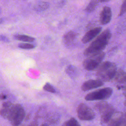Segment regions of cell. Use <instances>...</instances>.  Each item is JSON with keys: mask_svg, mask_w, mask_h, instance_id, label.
<instances>
[{"mask_svg": "<svg viewBox=\"0 0 126 126\" xmlns=\"http://www.w3.org/2000/svg\"><path fill=\"white\" fill-rule=\"evenodd\" d=\"M49 6V4L48 2L46 1H42L39 2L35 7L34 9L36 11H41L43 10H45L48 8Z\"/></svg>", "mask_w": 126, "mask_h": 126, "instance_id": "cell-16", "label": "cell"}, {"mask_svg": "<svg viewBox=\"0 0 126 126\" xmlns=\"http://www.w3.org/2000/svg\"><path fill=\"white\" fill-rule=\"evenodd\" d=\"M77 34L73 31H70L64 35L63 38V43L67 46H70L77 38Z\"/></svg>", "mask_w": 126, "mask_h": 126, "instance_id": "cell-12", "label": "cell"}, {"mask_svg": "<svg viewBox=\"0 0 126 126\" xmlns=\"http://www.w3.org/2000/svg\"><path fill=\"white\" fill-rule=\"evenodd\" d=\"M29 126H37V124L36 122H32Z\"/></svg>", "mask_w": 126, "mask_h": 126, "instance_id": "cell-22", "label": "cell"}, {"mask_svg": "<svg viewBox=\"0 0 126 126\" xmlns=\"http://www.w3.org/2000/svg\"><path fill=\"white\" fill-rule=\"evenodd\" d=\"M98 5V1L97 0H91L88 5L86 6L85 10L87 13L93 12L96 8Z\"/></svg>", "mask_w": 126, "mask_h": 126, "instance_id": "cell-14", "label": "cell"}, {"mask_svg": "<svg viewBox=\"0 0 126 126\" xmlns=\"http://www.w3.org/2000/svg\"><path fill=\"white\" fill-rule=\"evenodd\" d=\"M112 18V11L109 6H104L102 9L99 16V21L101 25H104L109 23Z\"/></svg>", "mask_w": 126, "mask_h": 126, "instance_id": "cell-10", "label": "cell"}, {"mask_svg": "<svg viewBox=\"0 0 126 126\" xmlns=\"http://www.w3.org/2000/svg\"><path fill=\"white\" fill-rule=\"evenodd\" d=\"M101 31V28L97 27L94 28L87 32L82 38V42L85 44L89 42L96 36H97Z\"/></svg>", "mask_w": 126, "mask_h": 126, "instance_id": "cell-11", "label": "cell"}, {"mask_svg": "<svg viewBox=\"0 0 126 126\" xmlns=\"http://www.w3.org/2000/svg\"><path fill=\"white\" fill-rule=\"evenodd\" d=\"M117 71V67L114 63L106 61L98 66L96 75L98 79L103 82L110 81L113 79Z\"/></svg>", "mask_w": 126, "mask_h": 126, "instance_id": "cell-3", "label": "cell"}, {"mask_svg": "<svg viewBox=\"0 0 126 126\" xmlns=\"http://www.w3.org/2000/svg\"><path fill=\"white\" fill-rule=\"evenodd\" d=\"M103 85V81L99 79H90L86 81L82 84L81 86V89L83 91H89L101 87Z\"/></svg>", "mask_w": 126, "mask_h": 126, "instance_id": "cell-9", "label": "cell"}, {"mask_svg": "<svg viewBox=\"0 0 126 126\" xmlns=\"http://www.w3.org/2000/svg\"><path fill=\"white\" fill-rule=\"evenodd\" d=\"M94 108L99 113L101 122L103 124H108L115 113L113 106L106 101H100L96 103Z\"/></svg>", "mask_w": 126, "mask_h": 126, "instance_id": "cell-4", "label": "cell"}, {"mask_svg": "<svg viewBox=\"0 0 126 126\" xmlns=\"http://www.w3.org/2000/svg\"><path fill=\"white\" fill-rule=\"evenodd\" d=\"M66 73L71 78H75L77 74L76 68L73 65H68L65 69Z\"/></svg>", "mask_w": 126, "mask_h": 126, "instance_id": "cell-15", "label": "cell"}, {"mask_svg": "<svg viewBox=\"0 0 126 126\" xmlns=\"http://www.w3.org/2000/svg\"><path fill=\"white\" fill-rule=\"evenodd\" d=\"M111 36V33L108 29L102 32L85 49L84 55L85 56H90L102 52V50L107 45Z\"/></svg>", "mask_w": 126, "mask_h": 126, "instance_id": "cell-2", "label": "cell"}, {"mask_svg": "<svg viewBox=\"0 0 126 126\" xmlns=\"http://www.w3.org/2000/svg\"><path fill=\"white\" fill-rule=\"evenodd\" d=\"M40 126H48V125L47 124H43Z\"/></svg>", "mask_w": 126, "mask_h": 126, "instance_id": "cell-24", "label": "cell"}, {"mask_svg": "<svg viewBox=\"0 0 126 126\" xmlns=\"http://www.w3.org/2000/svg\"><path fill=\"white\" fill-rule=\"evenodd\" d=\"M99 2H107L109 0H97Z\"/></svg>", "mask_w": 126, "mask_h": 126, "instance_id": "cell-23", "label": "cell"}, {"mask_svg": "<svg viewBox=\"0 0 126 126\" xmlns=\"http://www.w3.org/2000/svg\"><path fill=\"white\" fill-rule=\"evenodd\" d=\"M126 12V0H124L120 8L119 16L123 15Z\"/></svg>", "mask_w": 126, "mask_h": 126, "instance_id": "cell-20", "label": "cell"}, {"mask_svg": "<svg viewBox=\"0 0 126 126\" xmlns=\"http://www.w3.org/2000/svg\"><path fill=\"white\" fill-rule=\"evenodd\" d=\"M105 57V53L101 52L92 55L86 58L83 63L84 68L88 71L93 70L98 68Z\"/></svg>", "mask_w": 126, "mask_h": 126, "instance_id": "cell-5", "label": "cell"}, {"mask_svg": "<svg viewBox=\"0 0 126 126\" xmlns=\"http://www.w3.org/2000/svg\"><path fill=\"white\" fill-rule=\"evenodd\" d=\"M124 95L126 97V91H125V93H124ZM125 104H126V101H125Z\"/></svg>", "mask_w": 126, "mask_h": 126, "instance_id": "cell-25", "label": "cell"}, {"mask_svg": "<svg viewBox=\"0 0 126 126\" xmlns=\"http://www.w3.org/2000/svg\"><path fill=\"white\" fill-rule=\"evenodd\" d=\"M124 116H125V118H126V113L124 114Z\"/></svg>", "mask_w": 126, "mask_h": 126, "instance_id": "cell-26", "label": "cell"}, {"mask_svg": "<svg viewBox=\"0 0 126 126\" xmlns=\"http://www.w3.org/2000/svg\"><path fill=\"white\" fill-rule=\"evenodd\" d=\"M0 115L3 118L8 120L13 126H18L25 118V111L20 104L6 101L1 105Z\"/></svg>", "mask_w": 126, "mask_h": 126, "instance_id": "cell-1", "label": "cell"}, {"mask_svg": "<svg viewBox=\"0 0 126 126\" xmlns=\"http://www.w3.org/2000/svg\"><path fill=\"white\" fill-rule=\"evenodd\" d=\"M62 126H81L78 121L74 118H71L65 121Z\"/></svg>", "mask_w": 126, "mask_h": 126, "instance_id": "cell-17", "label": "cell"}, {"mask_svg": "<svg viewBox=\"0 0 126 126\" xmlns=\"http://www.w3.org/2000/svg\"><path fill=\"white\" fill-rule=\"evenodd\" d=\"M43 89L46 91L52 93H55L56 92L55 89L54 88V87L48 83H47L44 85L43 86Z\"/></svg>", "mask_w": 126, "mask_h": 126, "instance_id": "cell-19", "label": "cell"}, {"mask_svg": "<svg viewBox=\"0 0 126 126\" xmlns=\"http://www.w3.org/2000/svg\"><path fill=\"white\" fill-rule=\"evenodd\" d=\"M0 39L1 40L4 41V42H8V39L6 38V37H5V36H3L2 35H1L0 36Z\"/></svg>", "mask_w": 126, "mask_h": 126, "instance_id": "cell-21", "label": "cell"}, {"mask_svg": "<svg viewBox=\"0 0 126 126\" xmlns=\"http://www.w3.org/2000/svg\"><path fill=\"white\" fill-rule=\"evenodd\" d=\"M77 116L82 121H91L95 117L94 111L84 103H80L77 108Z\"/></svg>", "mask_w": 126, "mask_h": 126, "instance_id": "cell-7", "label": "cell"}, {"mask_svg": "<svg viewBox=\"0 0 126 126\" xmlns=\"http://www.w3.org/2000/svg\"><path fill=\"white\" fill-rule=\"evenodd\" d=\"M108 126H126V119L124 115L121 113H115L108 124Z\"/></svg>", "mask_w": 126, "mask_h": 126, "instance_id": "cell-8", "label": "cell"}, {"mask_svg": "<svg viewBox=\"0 0 126 126\" xmlns=\"http://www.w3.org/2000/svg\"><path fill=\"white\" fill-rule=\"evenodd\" d=\"M18 47L21 49H32L35 47V46L32 44L28 43H21L18 44Z\"/></svg>", "mask_w": 126, "mask_h": 126, "instance_id": "cell-18", "label": "cell"}, {"mask_svg": "<svg viewBox=\"0 0 126 126\" xmlns=\"http://www.w3.org/2000/svg\"><path fill=\"white\" fill-rule=\"evenodd\" d=\"M14 37L15 39L17 40L22 41L24 42H33L34 40V38L33 37L28 36L25 34H16L14 36Z\"/></svg>", "mask_w": 126, "mask_h": 126, "instance_id": "cell-13", "label": "cell"}, {"mask_svg": "<svg viewBox=\"0 0 126 126\" xmlns=\"http://www.w3.org/2000/svg\"><path fill=\"white\" fill-rule=\"evenodd\" d=\"M112 93L113 90L111 88H103L88 93L85 99L87 101L105 100L110 97Z\"/></svg>", "mask_w": 126, "mask_h": 126, "instance_id": "cell-6", "label": "cell"}]
</instances>
